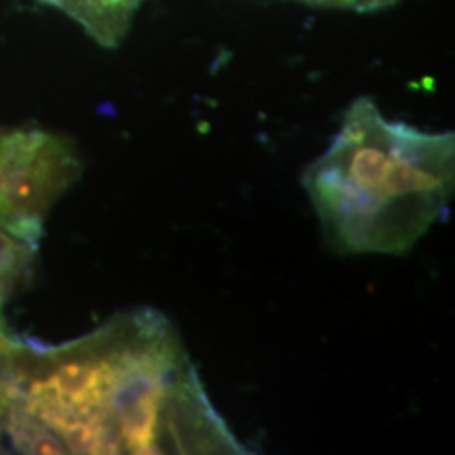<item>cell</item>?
Masks as SVG:
<instances>
[{
  "label": "cell",
  "instance_id": "7a4b0ae2",
  "mask_svg": "<svg viewBox=\"0 0 455 455\" xmlns=\"http://www.w3.org/2000/svg\"><path fill=\"white\" fill-rule=\"evenodd\" d=\"M300 184L338 255L402 257L439 221L455 191L454 132L420 131L359 97Z\"/></svg>",
  "mask_w": 455,
  "mask_h": 455
},
{
  "label": "cell",
  "instance_id": "5b68a950",
  "mask_svg": "<svg viewBox=\"0 0 455 455\" xmlns=\"http://www.w3.org/2000/svg\"><path fill=\"white\" fill-rule=\"evenodd\" d=\"M0 331H5V327H4V323H2V309H0Z\"/></svg>",
  "mask_w": 455,
  "mask_h": 455
},
{
  "label": "cell",
  "instance_id": "3957f363",
  "mask_svg": "<svg viewBox=\"0 0 455 455\" xmlns=\"http://www.w3.org/2000/svg\"><path fill=\"white\" fill-rule=\"evenodd\" d=\"M82 174L71 140L41 129H19L14 157L0 197V228L39 246L51 206Z\"/></svg>",
  "mask_w": 455,
  "mask_h": 455
},
{
  "label": "cell",
  "instance_id": "277c9868",
  "mask_svg": "<svg viewBox=\"0 0 455 455\" xmlns=\"http://www.w3.org/2000/svg\"><path fill=\"white\" fill-rule=\"evenodd\" d=\"M312 7L323 9H341V11H355V12H374L393 5L398 0H297Z\"/></svg>",
  "mask_w": 455,
  "mask_h": 455
},
{
  "label": "cell",
  "instance_id": "6da1fadb",
  "mask_svg": "<svg viewBox=\"0 0 455 455\" xmlns=\"http://www.w3.org/2000/svg\"><path fill=\"white\" fill-rule=\"evenodd\" d=\"M2 432L22 454H248L150 307L58 347L14 339Z\"/></svg>",
  "mask_w": 455,
  "mask_h": 455
}]
</instances>
